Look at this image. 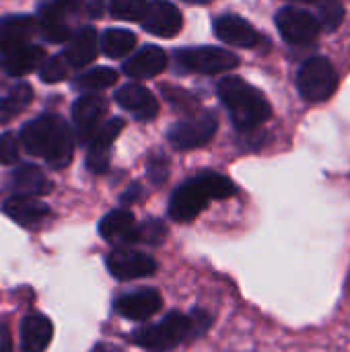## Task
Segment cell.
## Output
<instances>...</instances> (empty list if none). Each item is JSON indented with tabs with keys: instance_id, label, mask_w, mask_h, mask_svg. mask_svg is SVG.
<instances>
[{
	"instance_id": "44dd1931",
	"label": "cell",
	"mask_w": 350,
	"mask_h": 352,
	"mask_svg": "<svg viewBox=\"0 0 350 352\" xmlns=\"http://www.w3.org/2000/svg\"><path fill=\"white\" fill-rule=\"evenodd\" d=\"M99 54V37L95 27H80L72 37L68 39V45L64 50V58L68 66L72 68H83L89 66Z\"/></svg>"
},
{
	"instance_id": "cb8c5ba5",
	"label": "cell",
	"mask_w": 350,
	"mask_h": 352,
	"mask_svg": "<svg viewBox=\"0 0 350 352\" xmlns=\"http://www.w3.org/2000/svg\"><path fill=\"white\" fill-rule=\"evenodd\" d=\"M136 227V219L130 210L126 208H116L111 212H107L101 223H99V235L107 241V243H128L130 233Z\"/></svg>"
},
{
	"instance_id": "d6a6232c",
	"label": "cell",
	"mask_w": 350,
	"mask_h": 352,
	"mask_svg": "<svg viewBox=\"0 0 350 352\" xmlns=\"http://www.w3.org/2000/svg\"><path fill=\"white\" fill-rule=\"evenodd\" d=\"M169 177V161L165 155L161 153H155L151 159H149V179L155 184V186H161L165 184Z\"/></svg>"
},
{
	"instance_id": "ffe728a7",
	"label": "cell",
	"mask_w": 350,
	"mask_h": 352,
	"mask_svg": "<svg viewBox=\"0 0 350 352\" xmlns=\"http://www.w3.org/2000/svg\"><path fill=\"white\" fill-rule=\"evenodd\" d=\"M45 60V50L35 43H27L21 47H14L10 52L0 54V68L8 76H25L39 68Z\"/></svg>"
},
{
	"instance_id": "30bf717a",
	"label": "cell",
	"mask_w": 350,
	"mask_h": 352,
	"mask_svg": "<svg viewBox=\"0 0 350 352\" xmlns=\"http://www.w3.org/2000/svg\"><path fill=\"white\" fill-rule=\"evenodd\" d=\"M105 113H107V101L101 95L89 93V95L78 97L72 105L76 138L80 142H89L95 136V132L101 128Z\"/></svg>"
},
{
	"instance_id": "8fae6325",
	"label": "cell",
	"mask_w": 350,
	"mask_h": 352,
	"mask_svg": "<svg viewBox=\"0 0 350 352\" xmlns=\"http://www.w3.org/2000/svg\"><path fill=\"white\" fill-rule=\"evenodd\" d=\"M126 122L122 118H111L95 132V136L89 140V153H87V167L91 173H105L109 167L111 157V144L124 130Z\"/></svg>"
},
{
	"instance_id": "52a82bcc",
	"label": "cell",
	"mask_w": 350,
	"mask_h": 352,
	"mask_svg": "<svg viewBox=\"0 0 350 352\" xmlns=\"http://www.w3.org/2000/svg\"><path fill=\"white\" fill-rule=\"evenodd\" d=\"M175 60L184 70L198 72V74H219V72L233 70L239 64V58L233 52L215 45L177 50Z\"/></svg>"
},
{
	"instance_id": "d590c367",
	"label": "cell",
	"mask_w": 350,
	"mask_h": 352,
	"mask_svg": "<svg viewBox=\"0 0 350 352\" xmlns=\"http://www.w3.org/2000/svg\"><path fill=\"white\" fill-rule=\"evenodd\" d=\"M85 10H87V14H89L91 19L101 16V12H103V0H87Z\"/></svg>"
},
{
	"instance_id": "6da1fadb",
	"label": "cell",
	"mask_w": 350,
	"mask_h": 352,
	"mask_svg": "<svg viewBox=\"0 0 350 352\" xmlns=\"http://www.w3.org/2000/svg\"><path fill=\"white\" fill-rule=\"evenodd\" d=\"M19 142L29 155L41 157L54 169H62L72 161V132L56 113H43L27 122L21 128Z\"/></svg>"
},
{
	"instance_id": "ac0fdd59",
	"label": "cell",
	"mask_w": 350,
	"mask_h": 352,
	"mask_svg": "<svg viewBox=\"0 0 350 352\" xmlns=\"http://www.w3.org/2000/svg\"><path fill=\"white\" fill-rule=\"evenodd\" d=\"M2 210L8 219H12L14 223H19L25 229L39 227L52 214L47 204H43L41 200H37L33 196H17V194L4 202Z\"/></svg>"
},
{
	"instance_id": "4316f807",
	"label": "cell",
	"mask_w": 350,
	"mask_h": 352,
	"mask_svg": "<svg viewBox=\"0 0 350 352\" xmlns=\"http://www.w3.org/2000/svg\"><path fill=\"white\" fill-rule=\"evenodd\" d=\"M295 2H303V4L316 6V10H318L316 16L320 19V25L326 31H334L342 23V19H344L342 0H295Z\"/></svg>"
},
{
	"instance_id": "2e32d148",
	"label": "cell",
	"mask_w": 350,
	"mask_h": 352,
	"mask_svg": "<svg viewBox=\"0 0 350 352\" xmlns=\"http://www.w3.org/2000/svg\"><path fill=\"white\" fill-rule=\"evenodd\" d=\"M215 35L235 47H258V43L262 41L260 33L256 31V27L252 23H248L245 19L237 16V14H223L217 16L215 21Z\"/></svg>"
},
{
	"instance_id": "277c9868",
	"label": "cell",
	"mask_w": 350,
	"mask_h": 352,
	"mask_svg": "<svg viewBox=\"0 0 350 352\" xmlns=\"http://www.w3.org/2000/svg\"><path fill=\"white\" fill-rule=\"evenodd\" d=\"M219 97L231 113L233 124L248 132L270 120L272 107L262 91L239 76H225L219 82Z\"/></svg>"
},
{
	"instance_id": "7c38bea8",
	"label": "cell",
	"mask_w": 350,
	"mask_h": 352,
	"mask_svg": "<svg viewBox=\"0 0 350 352\" xmlns=\"http://www.w3.org/2000/svg\"><path fill=\"white\" fill-rule=\"evenodd\" d=\"M107 270L118 280H134L155 274L157 262L142 252L116 250L107 256Z\"/></svg>"
},
{
	"instance_id": "e0dca14e",
	"label": "cell",
	"mask_w": 350,
	"mask_h": 352,
	"mask_svg": "<svg viewBox=\"0 0 350 352\" xmlns=\"http://www.w3.org/2000/svg\"><path fill=\"white\" fill-rule=\"evenodd\" d=\"M39 33L37 19L29 14H8L0 19V54L31 43Z\"/></svg>"
},
{
	"instance_id": "1f68e13d",
	"label": "cell",
	"mask_w": 350,
	"mask_h": 352,
	"mask_svg": "<svg viewBox=\"0 0 350 352\" xmlns=\"http://www.w3.org/2000/svg\"><path fill=\"white\" fill-rule=\"evenodd\" d=\"M21 157V142L12 132H4L0 136V163L2 165H17Z\"/></svg>"
},
{
	"instance_id": "8d00e7d4",
	"label": "cell",
	"mask_w": 350,
	"mask_h": 352,
	"mask_svg": "<svg viewBox=\"0 0 350 352\" xmlns=\"http://www.w3.org/2000/svg\"><path fill=\"white\" fill-rule=\"evenodd\" d=\"M140 194H142V188H140L138 184H134L126 194H122V202H124V204H130V202L138 200V198H140Z\"/></svg>"
},
{
	"instance_id": "f546056e",
	"label": "cell",
	"mask_w": 350,
	"mask_h": 352,
	"mask_svg": "<svg viewBox=\"0 0 350 352\" xmlns=\"http://www.w3.org/2000/svg\"><path fill=\"white\" fill-rule=\"evenodd\" d=\"M146 0H109V12L122 21H140L146 10Z\"/></svg>"
},
{
	"instance_id": "4fadbf2b",
	"label": "cell",
	"mask_w": 350,
	"mask_h": 352,
	"mask_svg": "<svg viewBox=\"0 0 350 352\" xmlns=\"http://www.w3.org/2000/svg\"><path fill=\"white\" fill-rule=\"evenodd\" d=\"M142 29L157 37H175L184 25L182 12L167 0H151L146 4L144 16L140 19Z\"/></svg>"
},
{
	"instance_id": "9a60e30c",
	"label": "cell",
	"mask_w": 350,
	"mask_h": 352,
	"mask_svg": "<svg viewBox=\"0 0 350 352\" xmlns=\"http://www.w3.org/2000/svg\"><path fill=\"white\" fill-rule=\"evenodd\" d=\"M113 99L122 109L130 111L140 122H149L159 113V101L146 87H142L138 82H128V85L120 87L116 91Z\"/></svg>"
},
{
	"instance_id": "836d02e7",
	"label": "cell",
	"mask_w": 350,
	"mask_h": 352,
	"mask_svg": "<svg viewBox=\"0 0 350 352\" xmlns=\"http://www.w3.org/2000/svg\"><path fill=\"white\" fill-rule=\"evenodd\" d=\"M163 93H165V97H167L171 103H175V105L182 107V109H194V107H196V99H194L190 93L182 91V89L163 87Z\"/></svg>"
},
{
	"instance_id": "8992f818",
	"label": "cell",
	"mask_w": 350,
	"mask_h": 352,
	"mask_svg": "<svg viewBox=\"0 0 350 352\" xmlns=\"http://www.w3.org/2000/svg\"><path fill=\"white\" fill-rule=\"evenodd\" d=\"M83 0H52L43 4L37 12V29L39 33L52 41L62 43L72 37L70 21L80 12Z\"/></svg>"
},
{
	"instance_id": "484cf974",
	"label": "cell",
	"mask_w": 350,
	"mask_h": 352,
	"mask_svg": "<svg viewBox=\"0 0 350 352\" xmlns=\"http://www.w3.org/2000/svg\"><path fill=\"white\" fill-rule=\"evenodd\" d=\"M136 45V35L128 29H107L101 35V50L109 58H124Z\"/></svg>"
},
{
	"instance_id": "d6986e66",
	"label": "cell",
	"mask_w": 350,
	"mask_h": 352,
	"mask_svg": "<svg viewBox=\"0 0 350 352\" xmlns=\"http://www.w3.org/2000/svg\"><path fill=\"white\" fill-rule=\"evenodd\" d=\"M167 54L159 45H144L124 62V74L134 80H144L161 74L167 68Z\"/></svg>"
},
{
	"instance_id": "603a6c76",
	"label": "cell",
	"mask_w": 350,
	"mask_h": 352,
	"mask_svg": "<svg viewBox=\"0 0 350 352\" xmlns=\"http://www.w3.org/2000/svg\"><path fill=\"white\" fill-rule=\"evenodd\" d=\"M52 336V322L41 314H29L21 324V352H45Z\"/></svg>"
},
{
	"instance_id": "ba28073f",
	"label": "cell",
	"mask_w": 350,
	"mask_h": 352,
	"mask_svg": "<svg viewBox=\"0 0 350 352\" xmlns=\"http://www.w3.org/2000/svg\"><path fill=\"white\" fill-rule=\"evenodd\" d=\"M217 126H219V120H217L215 111L196 113L194 118L182 120V122L171 126L169 142L179 151L200 148V146H204L206 142L212 140V136L217 132Z\"/></svg>"
},
{
	"instance_id": "9c48e42d",
	"label": "cell",
	"mask_w": 350,
	"mask_h": 352,
	"mask_svg": "<svg viewBox=\"0 0 350 352\" xmlns=\"http://www.w3.org/2000/svg\"><path fill=\"white\" fill-rule=\"evenodd\" d=\"M274 21H276V27H278L283 39L287 43H293V45L311 43L322 31L320 19L316 14H311L309 10H303L297 6L281 8L276 12Z\"/></svg>"
},
{
	"instance_id": "5b68a950",
	"label": "cell",
	"mask_w": 350,
	"mask_h": 352,
	"mask_svg": "<svg viewBox=\"0 0 350 352\" xmlns=\"http://www.w3.org/2000/svg\"><path fill=\"white\" fill-rule=\"evenodd\" d=\"M338 87V74L328 58H309L297 72V89L309 103L328 101Z\"/></svg>"
},
{
	"instance_id": "4dcf8cb0",
	"label": "cell",
	"mask_w": 350,
	"mask_h": 352,
	"mask_svg": "<svg viewBox=\"0 0 350 352\" xmlns=\"http://www.w3.org/2000/svg\"><path fill=\"white\" fill-rule=\"evenodd\" d=\"M68 62L64 56H54L50 60H43V64L39 66V78L43 82H60L68 76Z\"/></svg>"
},
{
	"instance_id": "83f0119b",
	"label": "cell",
	"mask_w": 350,
	"mask_h": 352,
	"mask_svg": "<svg viewBox=\"0 0 350 352\" xmlns=\"http://www.w3.org/2000/svg\"><path fill=\"white\" fill-rule=\"evenodd\" d=\"M167 237V227L159 219H146L144 223L136 225L128 237V243H146V245H161Z\"/></svg>"
},
{
	"instance_id": "e575fe53",
	"label": "cell",
	"mask_w": 350,
	"mask_h": 352,
	"mask_svg": "<svg viewBox=\"0 0 350 352\" xmlns=\"http://www.w3.org/2000/svg\"><path fill=\"white\" fill-rule=\"evenodd\" d=\"M0 352H12L10 330H8V324L4 320H0Z\"/></svg>"
},
{
	"instance_id": "7402d4cb",
	"label": "cell",
	"mask_w": 350,
	"mask_h": 352,
	"mask_svg": "<svg viewBox=\"0 0 350 352\" xmlns=\"http://www.w3.org/2000/svg\"><path fill=\"white\" fill-rule=\"evenodd\" d=\"M10 190H14L17 196H45L52 192V182L45 177V173L31 163L19 165L12 173H10V182H8Z\"/></svg>"
},
{
	"instance_id": "7a4b0ae2",
	"label": "cell",
	"mask_w": 350,
	"mask_h": 352,
	"mask_svg": "<svg viewBox=\"0 0 350 352\" xmlns=\"http://www.w3.org/2000/svg\"><path fill=\"white\" fill-rule=\"evenodd\" d=\"M210 324L212 318L202 309H194L188 316L179 311H171L159 324H151L134 330L130 334V342L151 352L171 351L188 338L202 336L210 328Z\"/></svg>"
},
{
	"instance_id": "f1b7e54d",
	"label": "cell",
	"mask_w": 350,
	"mask_h": 352,
	"mask_svg": "<svg viewBox=\"0 0 350 352\" xmlns=\"http://www.w3.org/2000/svg\"><path fill=\"white\" fill-rule=\"evenodd\" d=\"M118 80V72L113 68H93L80 76H76L74 85L76 89H85V91H101L111 87Z\"/></svg>"
},
{
	"instance_id": "74e56055",
	"label": "cell",
	"mask_w": 350,
	"mask_h": 352,
	"mask_svg": "<svg viewBox=\"0 0 350 352\" xmlns=\"http://www.w3.org/2000/svg\"><path fill=\"white\" fill-rule=\"evenodd\" d=\"M91 352H122V349H118L116 344H109V342H101Z\"/></svg>"
},
{
	"instance_id": "3957f363",
	"label": "cell",
	"mask_w": 350,
	"mask_h": 352,
	"mask_svg": "<svg viewBox=\"0 0 350 352\" xmlns=\"http://www.w3.org/2000/svg\"><path fill=\"white\" fill-rule=\"evenodd\" d=\"M237 194L235 184L217 171H202L179 186L169 200V217L175 223L194 221L210 200H225Z\"/></svg>"
},
{
	"instance_id": "f35d334b",
	"label": "cell",
	"mask_w": 350,
	"mask_h": 352,
	"mask_svg": "<svg viewBox=\"0 0 350 352\" xmlns=\"http://www.w3.org/2000/svg\"><path fill=\"white\" fill-rule=\"evenodd\" d=\"M186 2H192V4H208L212 0H186Z\"/></svg>"
},
{
	"instance_id": "5bb4252c",
	"label": "cell",
	"mask_w": 350,
	"mask_h": 352,
	"mask_svg": "<svg viewBox=\"0 0 350 352\" xmlns=\"http://www.w3.org/2000/svg\"><path fill=\"white\" fill-rule=\"evenodd\" d=\"M163 305L161 293L155 289H140L136 293L122 295L113 301V309L132 322H146L151 320Z\"/></svg>"
},
{
	"instance_id": "d4e9b609",
	"label": "cell",
	"mask_w": 350,
	"mask_h": 352,
	"mask_svg": "<svg viewBox=\"0 0 350 352\" xmlns=\"http://www.w3.org/2000/svg\"><path fill=\"white\" fill-rule=\"evenodd\" d=\"M33 99V89L27 82L14 85L2 99H0V124H8L14 120L23 109L29 107Z\"/></svg>"
}]
</instances>
